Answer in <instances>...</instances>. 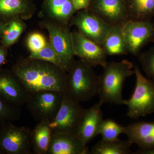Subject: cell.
<instances>
[{
    "label": "cell",
    "mask_w": 154,
    "mask_h": 154,
    "mask_svg": "<svg viewBox=\"0 0 154 154\" xmlns=\"http://www.w3.org/2000/svg\"><path fill=\"white\" fill-rule=\"evenodd\" d=\"M7 51L6 47L3 45L0 46V66L5 63L7 60Z\"/></svg>",
    "instance_id": "30"
},
{
    "label": "cell",
    "mask_w": 154,
    "mask_h": 154,
    "mask_svg": "<svg viewBox=\"0 0 154 154\" xmlns=\"http://www.w3.org/2000/svg\"><path fill=\"white\" fill-rule=\"evenodd\" d=\"M92 0H72L74 9L75 12L88 9Z\"/></svg>",
    "instance_id": "29"
},
{
    "label": "cell",
    "mask_w": 154,
    "mask_h": 154,
    "mask_svg": "<svg viewBox=\"0 0 154 154\" xmlns=\"http://www.w3.org/2000/svg\"><path fill=\"white\" fill-rule=\"evenodd\" d=\"M134 154H154V148L146 150L139 149Z\"/></svg>",
    "instance_id": "31"
},
{
    "label": "cell",
    "mask_w": 154,
    "mask_h": 154,
    "mask_svg": "<svg viewBox=\"0 0 154 154\" xmlns=\"http://www.w3.org/2000/svg\"><path fill=\"white\" fill-rule=\"evenodd\" d=\"M3 153V152L2 151V150L0 149V154H2Z\"/></svg>",
    "instance_id": "33"
},
{
    "label": "cell",
    "mask_w": 154,
    "mask_h": 154,
    "mask_svg": "<svg viewBox=\"0 0 154 154\" xmlns=\"http://www.w3.org/2000/svg\"><path fill=\"white\" fill-rule=\"evenodd\" d=\"M152 42H153V43H154V35L152 41Z\"/></svg>",
    "instance_id": "34"
},
{
    "label": "cell",
    "mask_w": 154,
    "mask_h": 154,
    "mask_svg": "<svg viewBox=\"0 0 154 154\" xmlns=\"http://www.w3.org/2000/svg\"><path fill=\"white\" fill-rule=\"evenodd\" d=\"M29 96L12 70L0 69V97L12 105L21 107L26 105Z\"/></svg>",
    "instance_id": "12"
},
{
    "label": "cell",
    "mask_w": 154,
    "mask_h": 154,
    "mask_svg": "<svg viewBox=\"0 0 154 154\" xmlns=\"http://www.w3.org/2000/svg\"><path fill=\"white\" fill-rule=\"evenodd\" d=\"M71 22L80 33L101 46L112 27L87 9L79 11Z\"/></svg>",
    "instance_id": "10"
},
{
    "label": "cell",
    "mask_w": 154,
    "mask_h": 154,
    "mask_svg": "<svg viewBox=\"0 0 154 154\" xmlns=\"http://www.w3.org/2000/svg\"><path fill=\"white\" fill-rule=\"evenodd\" d=\"M76 56L91 66H105L107 57L101 45L79 31L72 33Z\"/></svg>",
    "instance_id": "13"
},
{
    "label": "cell",
    "mask_w": 154,
    "mask_h": 154,
    "mask_svg": "<svg viewBox=\"0 0 154 154\" xmlns=\"http://www.w3.org/2000/svg\"><path fill=\"white\" fill-rule=\"evenodd\" d=\"M52 134L48 122H38L31 132V145L34 153L47 154Z\"/></svg>",
    "instance_id": "18"
},
{
    "label": "cell",
    "mask_w": 154,
    "mask_h": 154,
    "mask_svg": "<svg viewBox=\"0 0 154 154\" xmlns=\"http://www.w3.org/2000/svg\"><path fill=\"white\" fill-rule=\"evenodd\" d=\"M12 70L29 95L45 91L66 92V72L51 63L22 59L13 65Z\"/></svg>",
    "instance_id": "1"
},
{
    "label": "cell",
    "mask_w": 154,
    "mask_h": 154,
    "mask_svg": "<svg viewBox=\"0 0 154 154\" xmlns=\"http://www.w3.org/2000/svg\"><path fill=\"white\" fill-rule=\"evenodd\" d=\"M101 47L107 56L128 53L122 33V25L112 26Z\"/></svg>",
    "instance_id": "17"
},
{
    "label": "cell",
    "mask_w": 154,
    "mask_h": 154,
    "mask_svg": "<svg viewBox=\"0 0 154 154\" xmlns=\"http://www.w3.org/2000/svg\"><path fill=\"white\" fill-rule=\"evenodd\" d=\"M137 57L144 71L149 79L154 81V46L140 53Z\"/></svg>",
    "instance_id": "27"
},
{
    "label": "cell",
    "mask_w": 154,
    "mask_h": 154,
    "mask_svg": "<svg viewBox=\"0 0 154 154\" xmlns=\"http://www.w3.org/2000/svg\"><path fill=\"white\" fill-rule=\"evenodd\" d=\"M64 93L45 91L30 94L26 107L36 121H51L58 111Z\"/></svg>",
    "instance_id": "6"
},
{
    "label": "cell",
    "mask_w": 154,
    "mask_h": 154,
    "mask_svg": "<svg viewBox=\"0 0 154 154\" xmlns=\"http://www.w3.org/2000/svg\"><path fill=\"white\" fill-rule=\"evenodd\" d=\"M125 126L119 124L111 119H103L99 130V135H101L102 139L112 140L118 139L121 134H124Z\"/></svg>",
    "instance_id": "24"
},
{
    "label": "cell",
    "mask_w": 154,
    "mask_h": 154,
    "mask_svg": "<svg viewBox=\"0 0 154 154\" xmlns=\"http://www.w3.org/2000/svg\"><path fill=\"white\" fill-rule=\"evenodd\" d=\"M47 42L42 34L33 33L30 34L27 40V45L30 53H36L45 47Z\"/></svg>",
    "instance_id": "28"
},
{
    "label": "cell",
    "mask_w": 154,
    "mask_h": 154,
    "mask_svg": "<svg viewBox=\"0 0 154 154\" xmlns=\"http://www.w3.org/2000/svg\"><path fill=\"white\" fill-rule=\"evenodd\" d=\"M24 30V24L19 17H14L8 21L1 37L3 46L7 48L13 45L18 40Z\"/></svg>",
    "instance_id": "23"
},
{
    "label": "cell",
    "mask_w": 154,
    "mask_h": 154,
    "mask_svg": "<svg viewBox=\"0 0 154 154\" xmlns=\"http://www.w3.org/2000/svg\"><path fill=\"white\" fill-rule=\"evenodd\" d=\"M30 8L29 0H0V20L8 22L28 13Z\"/></svg>",
    "instance_id": "20"
},
{
    "label": "cell",
    "mask_w": 154,
    "mask_h": 154,
    "mask_svg": "<svg viewBox=\"0 0 154 154\" xmlns=\"http://www.w3.org/2000/svg\"><path fill=\"white\" fill-rule=\"evenodd\" d=\"M44 7L51 18L66 24L75 13L72 0H45Z\"/></svg>",
    "instance_id": "19"
},
{
    "label": "cell",
    "mask_w": 154,
    "mask_h": 154,
    "mask_svg": "<svg viewBox=\"0 0 154 154\" xmlns=\"http://www.w3.org/2000/svg\"><path fill=\"white\" fill-rule=\"evenodd\" d=\"M87 10L111 26L123 25L130 20L125 0H92Z\"/></svg>",
    "instance_id": "11"
},
{
    "label": "cell",
    "mask_w": 154,
    "mask_h": 154,
    "mask_svg": "<svg viewBox=\"0 0 154 154\" xmlns=\"http://www.w3.org/2000/svg\"><path fill=\"white\" fill-rule=\"evenodd\" d=\"M122 33L128 53L138 56L154 35V23L151 20H130L122 25Z\"/></svg>",
    "instance_id": "8"
},
{
    "label": "cell",
    "mask_w": 154,
    "mask_h": 154,
    "mask_svg": "<svg viewBox=\"0 0 154 154\" xmlns=\"http://www.w3.org/2000/svg\"><path fill=\"white\" fill-rule=\"evenodd\" d=\"M134 70L135 87L125 105L128 108V116L137 118L154 113V81L145 77L138 67L134 66Z\"/></svg>",
    "instance_id": "4"
},
{
    "label": "cell",
    "mask_w": 154,
    "mask_h": 154,
    "mask_svg": "<svg viewBox=\"0 0 154 154\" xmlns=\"http://www.w3.org/2000/svg\"><path fill=\"white\" fill-rule=\"evenodd\" d=\"M28 58L49 62L64 70L59 56L50 42H47L45 47L38 52L30 53Z\"/></svg>",
    "instance_id": "26"
},
{
    "label": "cell",
    "mask_w": 154,
    "mask_h": 154,
    "mask_svg": "<svg viewBox=\"0 0 154 154\" xmlns=\"http://www.w3.org/2000/svg\"><path fill=\"white\" fill-rule=\"evenodd\" d=\"M31 132L29 128L6 123L0 127V149L4 154H30Z\"/></svg>",
    "instance_id": "7"
},
{
    "label": "cell",
    "mask_w": 154,
    "mask_h": 154,
    "mask_svg": "<svg viewBox=\"0 0 154 154\" xmlns=\"http://www.w3.org/2000/svg\"><path fill=\"white\" fill-rule=\"evenodd\" d=\"M102 105L99 102L85 109L75 134L86 145L99 135L100 125L104 119L101 109Z\"/></svg>",
    "instance_id": "14"
},
{
    "label": "cell",
    "mask_w": 154,
    "mask_h": 154,
    "mask_svg": "<svg viewBox=\"0 0 154 154\" xmlns=\"http://www.w3.org/2000/svg\"><path fill=\"white\" fill-rule=\"evenodd\" d=\"M128 140L137 145L140 150L154 148V121L140 122L125 126Z\"/></svg>",
    "instance_id": "16"
},
{
    "label": "cell",
    "mask_w": 154,
    "mask_h": 154,
    "mask_svg": "<svg viewBox=\"0 0 154 154\" xmlns=\"http://www.w3.org/2000/svg\"><path fill=\"white\" fill-rule=\"evenodd\" d=\"M132 145L128 140L123 141L119 139L112 140L102 139L91 148L89 152L92 154H132L131 150Z\"/></svg>",
    "instance_id": "21"
},
{
    "label": "cell",
    "mask_w": 154,
    "mask_h": 154,
    "mask_svg": "<svg viewBox=\"0 0 154 154\" xmlns=\"http://www.w3.org/2000/svg\"><path fill=\"white\" fill-rule=\"evenodd\" d=\"M134 65L129 61L108 62L103 67V73L100 76L98 95L99 101L104 103L125 105L122 96L124 83L127 79L134 74Z\"/></svg>",
    "instance_id": "2"
},
{
    "label": "cell",
    "mask_w": 154,
    "mask_h": 154,
    "mask_svg": "<svg viewBox=\"0 0 154 154\" xmlns=\"http://www.w3.org/2000/svg\"><path fill=\"white\" fill-rule=\"evenodd\" d=\"M46 28L50 43L58 54L67 72L70 71L75 60L73 33L68 28L52 23H48Z\"/></svg>",
    "instance_id": "9"
},
{
    "label": "cell",
    "mask_w": 154,
    "mask_h": 154,
    "mask_svg": "<svg viewBox=\"0 0 154 154\" xmlns=\"http://www.w3.org/2000/svg\"><path fill=\"white\" fill-rule=\"evenodd\" d=\"M85 110L80 103L65 93L57 113L53 119L48 122L51 131L75 134Z\"/></svg>",
    "instance_id": "5"
},
{
    "label": "cell",
    "mask_w": 154,
    "mask_h": 154,
    "mask_svg": "<svg viewBox=\"0 0 154 154\" xmlns=\"http://www.w3.org/2000/svg\"><path fill=\"white\" fill-rule=\"evenodd\" d=\"M99 81L93 67L80 59L67 74L66 93L75 102H87L98 95Z\"/></svg>",
    "instance_id": "3"
},
{
    "label": "cell",
    "mask_w": 154,
    "mask_h": 154,
    "mask_svg": "<svg viewBox=\"0 0 154 154\" xmlns=\"http://www.w3.org/2000/svg\"><path fill=\"white\" fill-rule=\"evenodd\" d=\"M87 145L75 134L52 132L47 154H87Z\"/></svg>",
    "instance_id": "15"
},
{
    "label": "cell",
    "mask_w": 154,
    "mask_h": 154,
    "mask_svg": "<svg viewBox=\"0 0 154 154\" xmlns=\"http://www.w3.org/2000/svg\"><path fill=\"white\" fill-rule=\"evenodd\" d=\"M7 22H4L0 20V37H2L3 32L7 25Z\"/></svg>",
    "instance_id": "32"
},
{
    "label": "cell",
    "mask_w": 154,
    "mask_h": 154,
    "mask_svg": "<svg viewBox=\"0 0 154 154\" xmlns=\"http://www.w3.org/2000/svg\"><path fill=\"white\" fill-rule=\"evenodd\" d=\"M20 107L12 105L0 97V127L6 123L20 119Z\"/></svg>",
    "instance_id": "25"
},
{
    "label": "cell",
    "mask_w": 154,
    "mask_h": 154,
    "mask_svg": "<svg viewBox=\"0 0 154 154\" xmlns=\"http://www.w3.org/2000/svg\"><path fill=\"white\" fill-rule=\"evenodd\" d=\"M126 4L130 19L151 20L154 17V0H128Z\"/></svg>",
    "instance_id": "22"
}]
</instances>
